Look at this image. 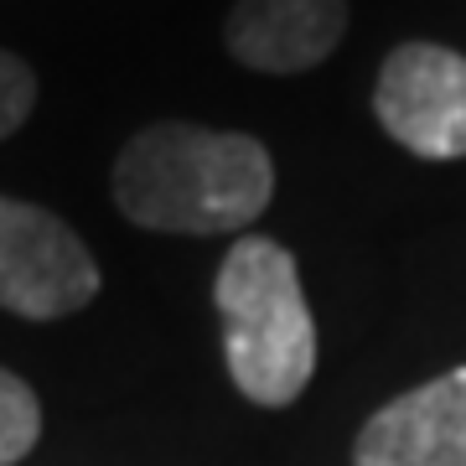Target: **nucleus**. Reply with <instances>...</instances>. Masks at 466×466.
Returning a JSON list of instances; mask_svg holds the SVG:
<instances>
[{"mask_svg":"<svg viewBox=\"0 0 466 466\" xmlns=\"http://www.w3.org/2000/svg\"><path fill=\"white\" fill-rule=\"evenodd\" d=\"M275 198V161L254 135L150 125L115 161L119 213L156 233H238Z\"/></svg>","mask_w":466,"mask_h":466,"instance_id":"nucleus-1","label":"nucleus"},{"mask_svg":"<svg viewBox=\"0 0 466 466\" xmlns=\"http://www.w3.org/2000/svg\"><path fill=\"white\" fill-rule=\"evenodd\" d=\"M213 296L238 394L265 410L300 400L317 373V321L290 249L275 238H238L218 269Z\"/></svg>","mask_w":466,"mask_h":466,"instance_id":"nucleus-2","label":"nucleus"},{"mask_svg":"<svg viewBox=\"0 0 466 466\" xmlns=\"http://www.w3.org/2000/svg\"><path fill=\"white\" fill-rule=\"evenodd\" d=\"M99 296V265L63 218L0 198V311L57 321Z\"/></svg>","mask_w":466,"mask_h":466,"instance_id":"nucleus-3","label":"nucleus"},{"mask_svg":"<svg viewBox=\"0 0 466 466\" xmlns=\"http://www.w3.org/2000/svg\"><path fill=\"white\" fill-rule=\"evenodd\" d=\"M379 125L420 161L466 156V57L441 42H404L373 88Z\"/></svg>","mask_w":466,"mask_h":466,"instance_id":"nucleus-4","label":"nucleus"},{"mask_svg":"<svg viewBox=\"0 0 466 466\" xmlns=\"http://www.w3.org/2000/svg\"><path fill=\"white\" fill-rule=\"evenodd\" d=\"M352 466H466V368L383 404L358 435Z\"/></svg>","mask_w":466,"mask_h":466,"instance_id":"nucleus-5","label":"nucleus"},{"mask_svg":"<svg viewBox=\"0 0 466 466\" xmlns=\"http://www.w3.org/2000/svg\"><path fill=\"white\" fill-rule=\"evenodd\" d=\"M348 32V0H238L223 42L254 73H306L327 63Z\"/></svg>","mask_w":466,"mask_h":466,"instance_id":"nucleus-6","label":"nucleus"},{"mask_svg":"<svg viewBox=\"0 0 466 466\" xmlns=\"http://www.w3.org/2000/svg\"><path fill=\"white\" fill-rule=\"evenodd\" d=\"M42 435V404L26 389V379H16L11 368H0V466L21 461Z\"/></svg>","mask_w":466,"mask_h":466,"instance_id":"nucleus-7","label":"nucleus"},{"mask_svg":"<svg viewBox=\"0 0 466 466\" xmlns=\"http://www.w3.org/2000/svg\"><path fill=\"white\" fill-rule=\"evenodd\" d=\"M32 104H36L32 67L21 63L16 52H0V140H5V135H16L21 125H26Z\"/></svg>","mask_w":466,"mask_h":466,"instance_id":"nucleus-8","label":"nucleus"}]
</instances>
